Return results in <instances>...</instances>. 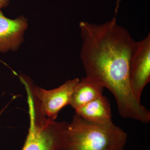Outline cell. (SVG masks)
Returning a JSON list of instances; mask_svg holds the SVG:
<instances>
[{"label": "cell", "mask_w": 150, "mask_h": 150, "mask_svg": "<svg viewBox=\"0 0 150 150\" xmlns=\"http://www.w3.org/2000/svg\"><path fill=\"white\" fill-rule=\"evenodd\" d=\"M82 43L81 59L86 77L111 92L119 114L139 121L147 109L134 95L129 81V65L136 41L116 18L101 24L79 23Z\"/></svg>", "instance_id": "1"}, {"label": "cell", "mask_w": 150, "mask_h": 150, "mask_svg": "<svg viewBox=\"0 0 150 150\" xmlns=\"http://www.w3.org/2000/svg\"><path fill=\"white\" fill-rule=\"evenodd\" d=\"M127 139V133L113 123L97 124L75 113L65 129L63 150H124Z\"/></svg>", "instance_id": "2"}, {"label": "cell", "mask_w": 150, "mask_h": 150, "mask_svg": "<svg viewBox=\"0 0 150 150\" xmlns=\"http://www.w3.org/2000/svg\"><path fill=\"white\" fill-rule=\"evenodd\" d=\"M30 96L35 110L49 120L55 121L62 108L70 104L71 96L78 78L69 79L59 87L47 90L35 86L30 78L24 74L19 76Z\"/></svg>", "instance_id": "3"}, {"label": "cell", "mask_w": 150, "mask_h": 150, "mask_svg": "<svg viewBox=\"0 0 150 150\" xmlns=\"http://www.w3.org/2000/svg\"><path fill=\"white\" fill-rule=\"evenodd\" d=\"M30 126L21 150H63L67 122L49 120L28 103Z\"/></svg>", "instance_id": "4"}, {"label": "cell", "mask_w": 150, "mask_h": 150, "mask_svg": "<svg viewBox=\"0 0 150 150\" xmlns=\"http://www.w3.org/2000/svg\"><path fill=\"white\" fill-rule=\"evenodd\" d=\"M129 81L132 91L141 101L142 92L150 81V33L136 41L129 65Z\"/></svg>", "instance_id": "5"}, {"label": "cell", "mask_w": 150, "mask_h": 150, "mask_svg": "<svg viewBox=\"0 0 150 150\" xmlns=\"http://www.w3.org/2000/svg\"><path fill=\"white\" fill-rule=\"evenodd\" d=\"M28 27V20L24 16L9 18L0 10V53L18 50L24 41Z\"/></svg>", "instance_id": "6"}, {"label": "cell", "mask_w": 150, "mask_h": 150, "mask_svg": "<svg viewBox=\"0 0 150 150\" xmlns=\"http://www.w3.org/2000/svg\"><path fill=\"white\" fill-rule=\"evenodd\" d=\"M75 112L85 120L92 123L101 125L113 123L110 102L103 95L76 109Z\"/></svg>", "instance_id": "7"}, {"label": "cell", "mask_w": 150, "mask_h": 150, "mask_svg": "<svg viewBox=\"0 0 150 150\" xmlns=\"http://www.w3.org/2000/svg\"><path fill=\"white\" fill-rule=\"evenodd\" d=\"M104 88L85 77L78 82L73 90L70 104L75 110L102 95Z\"/></svg>", "instance_id": "8"}, {"label": "cell", "mask_w": 150, "mask_h": 150, "mask_svg": "<svg viewBox=\"0 0 150 150\" xmlns=\"http://www.w3.org/2000/svg\"><path fill=\"white\" fill-rule=\"evenodd\" d=\"M10 0H0V10L5 7L8 4Z\"/></svg>", "instance_id": "9"}, {"label": "cell", "mask_w": 150, "mask_h": 150, "mask_svg": "<svg viewBox=\"0 0 150 150\" xmlns=\"http://www.w3.org/2000/svg\"><path fill=\"white\" fill-rule=\"evenodd\" d=\"M121 0H116V6L115 9V16L118 12V9H119V5H120V2Z\"/></svg>", "instance_id": "10"}, {"label": "cell", "mask_w": 150, "mask_h": 150, "mask_svg": "<svg viewBox=\"0 0 150 150\" xmlns=\"http://www.w3.org/2000/svg\"><path fill=\"white\" fill-rule=\"evenodd\" d=\"M8 105H6L4 108H3V109L0 111V116H1V115H2V114L3 112H4V111L5 110L6 108L7 107Z\"/></svg>", "instance_id": "11"}]
</instances>
